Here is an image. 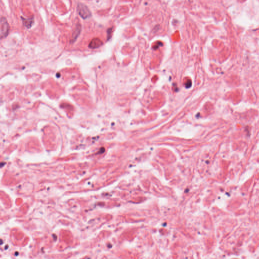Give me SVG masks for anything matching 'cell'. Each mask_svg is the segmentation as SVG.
Instances as JSON below:
<instances>
[{"label":"cell","mask_w":259,"mask_h":259,"mask_svg":"<svg viewBox=\"0 0 259 259\" xmlns=\"http://www.w3.org/2000/svg\"><path fill=\"white\" fill-rule=\"evenodd\" d=\"M112 28H109V29H108V30H107V37H108V39H110V37L111 36V33H112Z\"/></svg>","instance_id":"8992f818"},{"label":"cell","mask_w":259,"mask_h":259,"mask_svg":"<svg viewBox=\"0 0 259 259\" xmlns=\"http://www.w3.org/2000/svg\"><path fill=\"white\" fill-rule=\"evenodd\" d=\"M103 45V42L99 38H94L90 42L89 47L91 49H96Z\"/></svg>","instance_id":"3957f363"},{"label":"cell","mask_w":259,"mask_h":259,"mask_svg":"<svg viewBox=\"0 0 259 259\" xmlns=\"http://www.w3.org/2000/svg\"><path fill=\"white\" fill-rule=\"evenodd\" d=\"M21 19L23 20V25L25 27H27V29H30L34 23V18L33 16L28 18H25L21 17Z\"/></svg>","instance_id":"277c9868"},{"label":"cell","mask_w":259,"mask_h":259,"mask_svg":"<svg viewBox=\"0 0 259 259\" xmlns=\"http://www.w3.org/2000/svg\"><path fill=\"white\" fill-rule=\"evenodd\" d=\"M81 31V25H78L77 26V27L73 33L72 41L74 42V41H76V39L78 38V36L80 35Z\"/></svg>","instance_id":"5b68a950"},{"label":"cell","mask_w":259,"mask_h":259,"mask_svg":"<svg viewBox=\"0 0 259 259\" xmlns=\"http://www.w3.org/2000/svg\"><path fill=\"white\" fill-rule=\"evenodd\" d=\"M9 29L10 27L6 18L4 17H2L0 23V36L1 39L4 38L8 36Z\"/></svg>","instance_id":"6da1fadb"},{"label":"cell","mask_w":259,"mask_h":259,"mask_svg":"<svg viewBox=\"0 0 259 259\" xmlns=\"http://www.w3.org/2000/svg\"><path fill=\"white\" fill-rule=\"evenodd\" d=\"M77 11L82 18L87 19L91 16V12L86 5L79 4L77 7Z\"/></svg>","instance_id":"7a4b0ae2"}]
</instances>
